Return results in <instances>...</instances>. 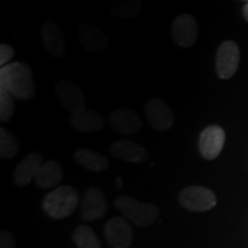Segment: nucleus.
Returning a JSON list of instances; mask_svg holds the SVG:
<instances>
[{
	"mask_svg": "<svg viewBox=\"0 0 248 248\" xmlns=\"http://www.w3.org/2000/svg\"><path fill=\"white\" fill-rule=\"evenodd\" d=\"M0 88L20 100H31L36 95L32 70L23 62H13L0 69Z\"/></svg>",
	"mask_w": 248,
	"mask_h": 248,
	"instance_id": "1",
	"label": "nucleus"
},
{
	"mask_svg": "<svg viewBox=\"0 0 248 248\" xmlns=\"http://www.w3.org/2000/svg\"><path fill=\"white\" fill-rule=\"evenodd\" d=\"M78 192L71 185H61L46 194L43 201V209L53 219L69 217L78 207Z\"/></svg>",
	"mask_w": 248,
	"mask_h": 248,
	"instance_id": "2",
	"label": "nucleus"
},
{
	"mask_svg": "<svg viewBox=\"0 0 248 248\" xmlns=\"http://www.w3.org/2000/svg\"><path fill=\"white\" fill-rule=\"evenodd\" d=\"M116 209L123 214L130 222L140 228L153 225L160 216V208L154 203L139 202L131 195H120L114 201Z\"/></svg>",
	"mask_w": 248,
	"mask_h": 248,
	"instance_id": "3",
	"label": "nucleus"
},
{
	"mask_svg": "<svg viewBox=\"0 0 248 248\" xmlns=\"http://www.w3.org/2000/svg\"><path fill=\"white\" fill-rule=\"evenodd\" d=\"M179 203L190 212H208L217 204V198L210 188L203 186H186L178 194Z\"/></svg>",
	"mask_w": 248,
	"mask_h": 248,
	"instance_id": "4",
	"label": "nucleus"
},
{
	"mask_svg": "<svg viewBox=\"0 0 248 248\" xmlns=\"http://www.w3.org/2000/svg\"><path fill=\"white\" fill-rule=\"evenodd\" d=\"M145 117L148 125L157 132H166L175 122L171 107L160 98L148 99L145 105Z\"/></svg>",
	"mask_w": 248,
	"mask_h": 248,
	"instance_id": "5",
	"label": "nucleus"
},
{
	"mask_svg": "<svg viewBox=\"0 0 248 248\" xmlns=\"http://www.w3.org/2000/svg\"><path fill=\"white\" fill-rule=\"evenodd\" d=\"M240 63V49L233 40H225L216 53L215 68L221 79H230L237 73Z\"/></svg>",
	"mask_w": 248,
	"mask_h": 248,
	"instance_id": "6",
	"label": "nucleus"
},
{
	"mask_svg": "<svg viewBox=\"0 0 248 248\" xmlns=\"http://www.w3.org/2000/svg\"><path fill=\"white\" fill-rule=\"evenodd\" d=\"M199 28L194 16L191 14H181L171 24V38L178 47L190 48L197 42Z\"/></svg>",
	"mask_w": 248,
	"mask_h": 248,
	"instance_id": "7",
	"label": "nucleus"
},
{
	"mask_svg": "<svg viewBox=\"0 0 248 248\" xmlns=\"http://www.w3.org/2000/svg\"><path fill=\"white\" fill-rule=\"evenodd\" d=\"M55 95L58 101L70 110L71 114L86 108L85 95L82 89L69 79H60L55 85Z\"/></svg>",
	"mask_w": 248,
	"mask_h": 248,
	"instance_id": "8",
	"label": "nucleus"
},
{
	"mask_svg": "<svg viewBox=\"0 0 248 248\" xmlns=\"http://www.w3.org/2000/svg\"><path fill=\"white\" fill-rule=\"evenodd\" d=\"M79 44L86 52L92 54H98L106 51L109 46V39L104 30L95 24L84 22L78 28Z\"/></svg>",
	"mask_w": 248,
	"mask_h": 248,
	"instance_id": "9",
	"label": "nucleus"
},
{
	"mask_svg": "<svg viewBox=\"0 0 248 248\" xmlns=\"http://www.w3.org/2000/svg\"><path fill=\"white\" fill-rule=\"evenodd\" d=\"M104 234L111 248H129L133 241V231L122 217H113L106 223Z\"/></svg>",
	"mask_w": 248,
	"mask_h": 248,
	"instance_id": "10",
	"label": "nucleus"
},
{
	"mask_svg": "<svg viewBox=\"0 0 248 248\" xmlns=\"http://www.w3.org/2000/svg\"><path fill=\"white\" fill-rule=\"evenodd\" d=\"M225 132L219 125H209L202 130L199 137V150L203 159L215 160L225 144Z\"/></svg>",
	"mask_w": 248,
	"mask_h": 248,
	"instance_id": "11",
	"label": "nucleus"
},
{
	"mask_svg": "<svg viewBox=\"0 0 248 248\" xmlns=\"http://www.w3.org/2000/svg\"><path fill=\"white\" fill-rule=\"evenodd\" d=\"M43 45L46 52L53 58H62L67 53L68 44L61 28L53 21H46L40 30Z\"/></svg>",
	"mask_w": 248,
	"mask_h": 248,
	"instance_id": "12",
	"label": "nucleus"
},
{
	"mask_svg": "<svg viewBox=\"0 0 248 248\" xmlns=\"http://www.w3.org/2000/svg\"><path fill=\"white\" fill-rule=\"evenodd\" d=\"M107 213V200L105 193L98 187H90L83 197L80 216L86 222L100 219Z\"/></svg>",
	"mask_w": 248,
	"mask_h": 248,
	"instance_id": "13",
	"label": "nucleus"
},
{
	"mask_svg": "<svg viewBox=\"0 0 248 248\" xmlns=\"http://www.w3.org/2000/svg\"><path fill=\"white\" fill-rule=\"evenodd\" d=\"M109 124L119 135L131 136L141 129V119L137 111L130 108H116L110 113Z\"/></svg>",
	"mask_w": 248,
	"mask_h": 248,
	"instance_id": "14",
	"label": "nucleus"
},
{
	"mask_svg": "<svg viewBox=\"0 0 248 248\" xmlns=\"http://www.w3.org/2000/svg\"><path fill=\"white\" fill-rule=\"evenodd\" d=\"M111 155L117 160L129 163H144L148 159L146 147L132 140H116L110 145Z\"/></svg>",
	"mask_w": 248,
	"mask_h": 248,
	"instance_id": "15",
	"label": "nucleus"
},
{
	"mask_svg": "<svg viewBox=\"0 0 248 248\" xmlns=\"http://www.w3.org/2000/svg\"><path fill=\"white\" fill-rule=\"evenodd\" d=\"M44 163V157L42 154L37 153V152L28 154L14 170L15 185L18 187H23L29 184L32 179H36Z\"/></svg>",
	"mask_w": 248,
	"mask_h": 248,
	"instance_id": "16",
	"label": "nucleus"
},
{
	"mask_svg": "<svg viewBox=\"0 0 248 248\" xmlns=\"http://www.w3.org/2000/svg\"><path fill=\"white\" fill-rule=\"evenodd\" d=\"M70 124L77 132H97L104 129L105 119L98 111L85 108V109L71 114Z\"/></svg>",
	"mask_w": 248,
	"mask_h": 248,
	"instance_id": "17",
	"label": "nucleus"
},
{
	"mask_svg": "<svg viewBox=\"0 0 248 248\" xmlns=\"http://www.w3.org/2000/svg\"><path fill=\"white\" fill-rule=\"evenodd\" d=\"M74 157L80 167L89 171L101 172L109 168L107 157L90 148H78L74 153Z\"/></svg>",
	"mask_w": 248,
	"mask_h": 248,
	"instance_id": "18",
	"label": "nucleus"
},
{
	"mask_svg": "<svg viewBox=\"0 0 248 248\" xmlns=\"http://www.w3.org/2000/svg\"><path fill=\"white\" fill-rule=\"evenodd\" d=\"M63 177L61 164L55 160H49L43 164L36 177V184L40 188H53Z\"/></svg>",
	"mask_w": 248,
	"mask_h": 248,
	"instance_id": "19",
	"label": "nucleus"
},
{
	"mask_svg": "<svg viewBox=\"0 0 248 248\" xmlns=\"http://www.w3.org/2000/svg\"><path fill=\"white\" fill-rule=\"evenodd\" d=\"M142 7V2L140 0H122L116 1L110 6L109 11L114 16L124 18V20H133L140 15Z\"/></svg>",
	"mask_w": 248,
	"mask_h": 248,
	"instance_id": "20",
	"label": "nucleus"
},
{
	"mask_svg": "<svg viewBox=\"0 0 248 248\" xmlns=\"http://www.w3.org/2000/svg\"><path fill=\"white\" fill-rule=\"evenodd\" d=\"M73 240L77 248H101L97 234L88 225L77 226L73 232Z\"/></svg>",
	"mask_w": 248,
	"mask_h": 248,
	"instance_id": "21",
	"label": "nucleus"
},
{
	"mask_svg": "<svg viewBox=\"0 0 248 248\" xmlns=\"http://www.w3.org/2000/svg\"><path fill=\"white\" fill-rule=\"evenodd\" d=\"M18 152V142L8 129L0 128V156L4 160L14 157Z\"/></svg>",
	"mask_w": 248,
	"mask_h": 248,
	"instance_id": "22",
	"label": "nucleus"
},
{
	"mask_svg": "<svg viewBox=\"0 0 248 248\" xmlns=\"http://www.w3.org/2000/svg\"><path fill=\"white\" fill-rule=\"evenodd\" d=\"M15 111V104L13 95L5 89L0 88V121L7 123L12 120Z\"/></svg>",
	"mask_w": 248,
	"mask_h": 248,
	"instance_id": "23",
	"label": "nucleus"
},
{
	"mask_svg": "<svg viewBox=\"0 0 248 248\" xmlns=\"http://www.w3.org/2000/svg\"><path fill=\"white\" fill-rule=\"evenodd\" d=\"M14 55L15 51L11 45L5 44V43L0 44V66L1 68L7 66L8 62L14 58Z\"/></svg>",
	"mask_w": 248,
	"mask_h": 248,
	"instance_id": "24",
	"label": "nucleus"
},
{
	"mask_svg": "<svg viewBox=\"0 0 248 248\" xmlns=\"http://www.w3.org/2000/svg\"><path fill=\"white\" fill-rule=\"evenodd\" d=\"M0 248H16L14 235L9 231L0 232Z\"/></svg>",
	"mask_w": 248,
	"mask_h": 248,
	"instance_id": "25",
	"label": "nucleus"
},
{
	"mask_svg": "<svg viewBox=\"0 0 248 248\" xmlns=\"http://www.w3.org/2000/svg\"><path fill=\"white\" fill-rule=\"evenodd\" d=\"M243 13H244V17L246 18V20L248 21V1L245 4L244 8H243Z\"/></svg>",
	"mask_w": 248,
	"mask_h": 248,
	"instance_id": "26",
	"label": "nucleus"
}]
</instances>
